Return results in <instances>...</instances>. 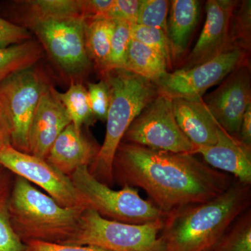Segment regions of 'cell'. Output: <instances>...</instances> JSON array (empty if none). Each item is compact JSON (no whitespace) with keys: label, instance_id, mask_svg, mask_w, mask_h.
Returning <instances> with one entry per match:
<instances>
[{"label":"cell","instance_id":"cell-1","mask_svg":"<svg viewBox=\"0 0 251 251\" xmlns=\"http://www.w3.org/2000/svg\"><path fill=\"white\" fill-rule=\"evenodd\" d=\"M114 181L140 188L165 214L210 201L233 182L226 173L213 169L194 154L159 151L122 142L113 163Z\"/></svg>","mask_w":251,"mask_h":251},{"label":"cell","instance_id":"cell-2","mask_svg":"<svg viewBox=\"0 0 251 251\" xmlns=\"http://www.w3.org/2000/svg\"><path fill=\"white\" fill-rule=\"evenodd\" d=\"M251 202V185L237 181L210 201L168 213L160 233L164 251L212 250Z\"/></svg>","mask_w":251,"mask_h":251},{"label":"cell","instance_id":"cell-3","mask_svg":"<svg viewBox=\"0 0 251 251\" xmlns=\"http://www.w3.org/2000/svg\"><path fill=\"white\" fill-rule=\"evenodd\" d=\"M87 207H64L21 176L14 177L10 195V223L18 239L31 242L67 244L78 228Z\"/></svg>","mask_w":251,"mask_h":251},{"label":"cell","instance_id":"cell-4","mask_svg":"<svg viewBox=\"0 0 251 251\" xmlns=\"http://www.w3.org/2000/svg\"><path fill=\"white\" fill-rule=\"evenodd\" d=\"M108 84L110 102L103 145L89 171L109 187L113 186L112 163L119 145L133 120L158 95L153 82L126 69L102 75Z\"/></svg>","mask_w":251,"mask_h":251},{"label":"cell","instance_id":"cell-5","mask_svg":"<svg viewBox=\"0 0 251 251\" xmlns=\"http://www.w3.org/2000/svg\"><path fill=\"white\" fill-rule=\"evenodd\" d=\"M73 184L87 208L110 221L129 224H145L166 216L150 200L140 197L138 189L125 186L114 190L91 174L89 167L79 168L71 175Z\"/></svg>","mask_w":251,"mask_h":251},{"label":"cell","instance_id":"cell-6","mask_svg":"<svg viewBox=\"0 0 251 251\" xmlns=\"http://www.w3.org/2000/svg\"><path fill=\"white\" fill-rule=\"evenodd\" d=\"M163 219L145 224H125L104 219L87 208L76 233L67 245L96 246L110 251H164L160 237Z\"/></svg>","mask_w":251,"mask_h":251},{"label":"cell","instance_id":"cell-7","mask_svg":"<svg viewBox=\"0 0 251 251\" xmlns=\"http://www.w3.org/2000/svg\"><path fill=\"white\" fill-rule=\"evenodd\" d=\"M49 86L45 75L33 67L0 82V108L9 127L11 145L18 151L29 153L31 122Z\"/></svg>","mask_w":251,"mask_h":251},{"label":"cell","instance_id":"cell-8","mask_svg":"<svg viewBox=\"0 0 251 251\" xmlns=\"http://www.w3.org/2000/svg\"><path fill=\"white\" fill-rule=\"evenodd\" d=\"M82 18H49L27 23L43 49L66 74L77 76L90 70L92 63L85 44Z\"/></svg>","mask_w":251,"mask_h":251},{"label":"cell","instance_id":"cell-9","mask_svg":"<svg viewBox=\"0 0 251 251\" xmlns=\"http://www.w3.org/2000/svg\"><path fill=\"white\" fill-rule=\"evenodd\" d=\"M122 142L170 152L194 154L196 150L177 125L173 100L159 94L133 120Z\"/></svg>","mask_w":251,"mask_h":251},{"label":"cell","instance_id":"cell-10","mask_svg":"<svg viewBox=\"0 0 251 251\" xmlns=\"http://www.w3.org/2000/svg\"><path fill=\"white\" fill-rule=\"evenodd\" d=\"M249 54L242 49L227 51L188 70L168 72L154 84L158 94L172 100H202L209 88L221 83L237 68L249 63Z\"/></svg>","mask_w":251,"mask_h":251},{"label":"cell","instance_id":"cell-11","mask_svg":"<svg viewBox=\"0 0 251 251\" xmlns=\"http://www.w3.org/2000/svg\"><path fill=\"white\" fill-rule=\"evenodd\" d=\"M0 166L42 188L61 206L87 207L70 177L45 159L18 151L9 144L0 148Z\"/></svg>","mask_w":251,"mask_h":251},{"label":"cell","instance_id":"cell-12","mask_svg":"<svg viewBox=\"0 0 251 251\" xmlns=\"http://www.w3.org/2000/svg\"><path fill=\"white\" fill-rule=\"evenodd\" d=\"M202 100L219 126L239 138L243 116L251 104L250 64L230 73Z\"/></svg>","mask_w":251,"mask_h":251},{"label":"cell","instance_id":"cell-13","mask_svg":"<svg viewBox=\"0 0 251 251\" xmlns=\"http://www.w3.org/2000/svg\"><path fill=\"white\" fill-rule=\"evenodd\" d=\"M237 0H208L206 20L202 32L192 51L179 69L188 70L207 62L229 49V30L231 18Z\"/></svg>","mask_w":251,"mask_h":251},{"label":"cell","instance_id":"cell-14","mask_svg":"<svg viewBox=\"0 0 251 251\" xmlns=\"http://www.w3.org/2000/svg\"><path fill=\"white\" fill-rule=\"evenodd\" d=\"M71 123L57 91L50 85L41 96L31 122L29 153L45 159L52 144Z\"/></svg>","mask_w":251,"mask_h":251},{"label":"cell","instance_id":"cell-15","mask_svg":"<svg viewBox=\"0 0 251 251\" xmlns=\"http://www.w3.org/2000/svg\"><path fill=\"white\" fill-rule=\"evenodd\" d=\"M194 154L202 156L206 164L213 169L230 173L242 184H251V146L221 127L218 128L215 145L198 147Z\"/></svg>","mask_w":251,"mask_h":251},{"label":"cell","instance_id":"cell-16","mask_svg":"<svg viewBox=\"0 0 251 251\" xmlns=\"http://www.w3.org/2000/svg\"><path fill=\"white\" fill-rule=\"evenodd\" d=\"M100 148L84 134L82 128L71 123L52 144L45 160L62 174L70 176L79 168L90 166Z\"/></svg>","mask_w":251,"mask_h":251},{"label":"cell","instance_id":"cell-17","mask_svg":"<svg viewBox=\"0 0 251 251\" xmlns=\"http://www.w3.org/2000/svg\"><path fill=\"white\" fill-rule=\"evenodd\" d=\"M172 100L175 119L180 129L196 148L215 145L219 126L202 99H176Z\"/></svg>","mask_w":251,"mask_h":251},{"label":"cell","instance_id":"cell-18","mask_svg":"<svg viewBox=\"0 0 251 251\" xmlns=\"http://www.w3.org/2000/svg\"><path fill=\"white\" fill-rule=\"evenodd\" d=\"M168 19V36L172 62L181 59L187 49L191 34L199 21L201 1L198 0H173Z\"/></svg>","mask_w":251,"mask_h":251},{"label":"cell","instance_id":"cell-19","mask_svg":"<svg viewBox=\"0 0 251 251\" xmlns=\"http://www.w3.org/2000/svg\"><path fill=\"white\" fill-rule=\"evenodd\" d=\"M114 26L108 18L86 20L84 24L86 50L102 75L106 72Z\"/></svg>","mask_w":251,"mask_h":251},{"label":"cell","instance_id":"cell-20","mask_svg":"<svg viewBox=\"0 0 251 251\" xmlns=\"http://www.w3.org/2000/svg\"><path fill=\"white\" fill-rule=\"evenodd\" d=\"M154 83L169 72L166 59L139 41L131 39L125 69Z\"/></svg>","mask_w":251,"mask_h":251},{"label":"cell","instance_id":"cell-21","mask_svg":"<svg viewBox=\"0 0 251 251\" xmlns=\"http://www.w3.org/2000/svg\"><path fill=\"white\" fill-rule=\"evenodd\" d=\"M19 3L22 5L25 25L49 18L77 17L84 19L83 0H28Z\"/></svg>","mask_w":251,"mask_h":251},{"label":"cell","instance_id":"cell-22","mask_svg":"<svg viewBox=\"0 0 251 251\" xmlns=\"http://www.w3.org/2000/svg\"><path fill=\"white\" fill-rule=\"evenodd\" d=\"M43 53L44 49L40 43L32 40L0 49V82L34 67Z\"/></svg>","mask_w":251,"mask_h":251},{"label":"cell","instance_id":"cell-23","mask_svg":"<svg viewBox=\"0 0 251 251\" xmlns=\"http://www.w3.org/2000/svg\"><path fill=\"white\" fill-rule=\"evenodd\" d=\"M14 181L12 173L0 166V251L26 250L10 223L9 201Z\"/></svg>","mask_w":251,"mask_h":251},{"label":"cell","instance_id":"cell-24","mask_svg":"<svg viewBox=\"0 0 251 251\" xmlns=\"http://www.w3.org/2000/svg\"><path fill=\"white\" fill-rule=\"evenodd\" d=\"M57 95L73 125L77 128H82V126L89 123L94 118L91 110L90 100L87 88L78 82L72 81L69 90L64 93Z\"/></svg>","mask_w":251,"mask_h":251},{"label":"cell","instance_id":"cell-25","mask_svg":"<svg viewBox=\"0 0 251 251\" xmlns=\"http://www.w3.org/2000/svg\"><path fill=\"white\" fill-rule=\"evenodd\" d=\"M211 251H251V211L241 214Z\"/></svg>","mask_w":251,"mask_h":251},{"label":"cell","instance_id":"cell-26","mask_svg":"<svg viewBox=\"0 0 251 251\" xmlns=\"http://www.w3.org/2000/svg\"><path fill=\"white\" fill-rule=\"evenodd\" d=\"M251 45V1H239L231 18L229 49L250 52Z\"/></svg>","mask_w":251,"mask_h":251},{"label":"cell","instance_id":"cell-27","mask_svg":"<svg viewBox=\"0 0 251 251\" xmlns=\"http://www.w3.org/2000/svg\"><path fill=\"white\" fill-rule=\"evenodd\" d=\"M114 22L115 26L112 32L108 65L105 74L115 69H125L128 48L131 41L132 25L125 21H114Z\"/></svg>","mask_w":251,"mask_h":251},{"label":"cell","instance_id":"cell-28","mask_svg":"<svg viewBox=\"0 0 251 251\" xmlns=\"http://www.w3.org/2000/svg\"><path fill=\"white\" fill-rule=\"evenodd\" d=\"M131 39L139 41L161 54L166 59L170 69H172L173 62L171 48L168 36L165 31L157 28L133 24L131 25Z\"/></svg>","mask_w":251,"mask_h":251},{"label":"cell","instance_id":"cell-29","mask_svg":"<svg viewBox=\"0 0 251 251\" xmlns=\"http://www.w3.org/2000/svg\"><path fill=\"white\" fill-rule=\"evenodd\" d=\"M170 4L168 0H140L136 24L157 28L167 34Z\"/></svg>","mask_w":251,"mask_h":251},{"label":"cell","instance_id":"cell-30","mask_svg":"<svg viewBox=\"0 0 251 251\" xmlns=\"http://www.w3.org/2000/svg\"><path fill=\"white\" fill-rule=\"evenodd\" d=\"M87 90L94 118L105 121L110 102L108 84L102 79L97 83H89Z\"/></svg>","mask_w":251,"mask_h":251},{"label":"cell","instance_id":"cell-31","mask_svg":"<svg viewBox=\"0 0 251 251\" xmlns=\"http://www.w3.org/2000/svg\"><path fill=\"white\" fill-rule=\"evenodd\" d=\"M31 34L24 26H19L0 17V49L31 40Z\"/></svg>","mask_w":251,"mask_h":251},{"label":"cell","instance_id":"cell-32","mask_svg":"<svg viewBox=\"0 0 251 251\" xmlns=\"http://www.w3.org/2000/svg\"><path fill=\"white\" fill-rule=\"evenodd\" d=\"M140 0H114L107 18L136 24Z\"/></svg>","mask_w":251,"mask_h":251},{"label":"cell","instance_id":"cell-33","mask_svg":"<svg viewBox=\"0 0 251 251\" xmlns=\"http://www.w3.org/2000/svg\"><path fill=\"white\" fill-rule=\"evenodd\" d=\"M25 246V251H110L96 246L67 245L42 242H31Z\"/></svg>","mask_w":251,"mask_h":251},{"label":"cell","instance_id":"cell-34","mask_svg":"<svg viewBox=\"0 0 251 251\" xmlns=\"http://www.w3.org/2000/svg\"><path fill=\"white\" fill-rule=\"evenodd\" d=\"M114 0H83V18L86 20L107 18Z\"/></svg>","mask_w":251,"mask_h":251},{"label":"cell","instance_id":"cell-35","mask_svg":"<svg viewBox=\"0 0 251 251\" xmlns=\"http://www.w3.org/2000/svg\"><path fill=\"white\" fill-rule=\"evenodd\" d=\"M239 138L246 145L251 146V104L248 106L243 116Z\"/></svg>","mask_w":251,"mask_h":251},{"label":"cell","instance_id":"cell-36","mask_svg":"<svg viewBox=\"0 0 251 251\" xmlns=\"http://www.w3.org/2000/svg\"><path fill=\"white\" fill-rule=\"evenodd\" d=\"M9 144L11 145L9 127L0 108V148Z\"/></svg>","mask_w":251,"mask_h":251}]
</instances>
